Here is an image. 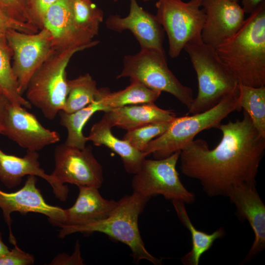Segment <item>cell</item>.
<instances>
[{"instance_id": "1", "label": "cell", "mask_w": 265, "mask_h": 265, "mask_svg": "<svg viewBox=\"0 0 265 265\" xmlns=\"http://www.w3.org/2000/svg\"><path fill=\"white\" fill-rule=\"evenodd\" d=\"M222 136L210 149L203 139L193 140L180 151L182 173L198 181L210 197L226 196L232 187L256 185V177L265 151V137L243 110V118L220 124Z\"/></svg>"}, {"instance_id": "2", "label": "cell", "mask_w": 265, "mask_h": 265, "mask_svg": "<svg viewBox=\"0 0 265 265\" xmlns=\"http://www.w3.org/2000/svg\"><path fill=\"white\" fill-rule=\"evenodd\" d=\"M215 50L238 83L265 86V2L250 14L239 30Z\"/></svg>"}, {"instance_id": "3", "label": "cell", "mask_w": 265, "mask_h": 265, "mask_svg": "<svg viewBox=\"0 0 265 265\" xmlns=\"http://www.w3.org/2000/svg\"><path fill=\"white\" fill-rule=\"evenodd\" d=\"M150 199L133 192L117 201L116 208L106 218L84 225H62L58 236L64 238L75 233H102L129 246L136 263L146 260L155 265H160L161 260L146 249L138 228L139 216Z\"/></svg>"}, {"instance_id": "4", "label": "cell", "mask_w": 265, "mask_h": 265, "mask_svg": "<svg viewBox=\"0 0 265 265\" xmlns=\"http://www.w3.org/2000/svg\"><path fill=\"white\" fill-rule=\"evenodd\" d=\"M184 50L189 55L198 84V94L188 109L189 113L206 111L226 97L238 93L237 79L219 57L215 48L201 39L188 42Z\"/></svg>"}, {"instance_id": "5", "label": "cell", "mask_w": 265, "mask_h": 265, "mask_svg": "<svg viewBox=\"0 0 265 265\" xmlns=\"http://www.w3.org/2000/svg\"><path fill=\"white\" fill-rule=\"evenodd\" d=\"M238 94L226 97L204 112L176 117L167 130L149 142L142 152L146 156L152 154L155 159H163L180 151L201 132L212 128L217 129L230 114L241 110Z\"/></svg>"}, {"instance_id": "6", "label": "cell", "mask_w": 265, "mask_h": 265, "mask_svg": "<svg viewBox=\"0 0 265 265\" xmlns=\"http://www.w3.org/2000/svg\"><path fill=\"white\" fill-rule=\"evenodd\" d=\"M84 50H56L31 78L25 92L26 99L48 119H54L63 110L68 93L67 66L75 53Z\"/></svg>"}, {"instance_id": "7", "label": "cell", "mask_w": 265, "mask_h": 265, "mask_svg": "<svg viewBox=\"0 0 265 265\" xmlns=\"http://www.w3.org/2000/svg\"><path fill=\"white\" fill-rule=\"evenodd\" d=\"M116 78H130L152 89L167 92L188 109L194 99L192 88L181 83L168 68L165 54L154 49H140L135 54L125 55Z\"/></svg>"}, {"instance_id": "8", "label": "cell", "mask_w": 265, "mask_h": 265, "mask_svg": "<svg viewBox=\"0 0 265 265\" xmlns=\"http://www.w3.org/2000/svg\"><path fill=\"white\" fill-rule=\"evenodd\" d=\"M202 0H157L156 19L167 34L168 53L177 57L189 42L201 40L206 15Z\"/></svg>"}, {"instance_id": "9", "label": "cell", "mask_w": 265, "mask_h": 265, "mask_svg": "<svg viewBox=\"0 0 265 265\" xmlns=\"http://www.w3.org/2000/svg\"><path fill=\"white\" fill-rule=\"evenodd\" d=\"M180 151L161 159H145L139 171L133 174L131 185L133 192L151 198L157 195L166 199L191 204L194 193L181 182L176 169Z\"/></svg>"}, {"instance_id": "10", "label": "cell", "mask_w": 265, "mask_h": 265, "mask_svg": "<svg viewBox=\"0 0 265 265\" xmlns=\"http://www.w3.org/2000/svg\"><path fill=\"white\" fill-rule=\"evenodd\" d=\"M6 39L12 53V70L23 95L32 76L56 50L54 40L45 27L34 33L10 30Z\"/></svg>"}, {"instance_id": "11", "label": "cell", "mask_w": 265, "mask_h": 265, "mask_svg": "<svg viewBox=\"0 0 265 265\" xmlns=\"http://www.w3.org/2000/svg\"><path fill=\"white\" fill-rule=\"evenodd\" d=\"M54 159V168L51 175L60 183L98 188L102 186L103 168L91 146L80 149L62 143L55 148Z\"/></svg>"}, {"instance_id": "12", "label": "cell", "mask_w": 265, "mask_h": 265, "mask_svg": "<svg viewBox=\"0 0 265 265\" xmlns=\"http://www.w3.org/2000/svg\"><path fill=\"white\" fill-rule=\"evenodd\" d=\"M37 181L36 176L28 175L23 186L16 191L8 193L0 189V209L8 227L9 241L14 246L17 245L11 229V214L14 212L42 214L48 217L52 224L59 227L65 223V209L46 203L36 186Z\"/></svg>"}, {"instance_id": "13", "label": "cell", "mask_w": 265, "mask_h": 265, "mask_svg": "<svg viewBox=\"0 0 265 265\" xmlns=\"http://www.w3.org/2000/svg\"><path fill=\"white\" fill-rule=\"evenodd\" d=\"M26 109L10 103L3 117L1 134L26 150L37 152L59 141L58 132L45 128Z\"/></svg>"}, {"instance_id": "14", "label": "cell", "mask_w": 265, "mask_h": 265, "mask_svg": "<svg viewBox=\"0 0 265 265\" xmlns=\"http://www.w3.org/2000/svg\"><path fill=\"white\" fill-rule=\"evenodd\" d=\"M206 15L201 39L216 49L241 27L245 12L238 2L231 0H202Z\"/></svg>"}, {"instance_id": "15", "label": "cell", "mask_w": 265, "mask_h": 265, "mask_svg": "<svg viewBox=\"0 0 265 265\" xmlns=\"http://www.w3.org/2000/svg\"><path fill=\"white\" fill-rule=\"evenodd\" d=\"M129 0L128 15L125 17L109 15L105 22L106 27L117 32L130 30L140 49H152L165 54L163 47L164 30L155 15L144 10L137 0Z\"/></svg>"}, {"instance_id": "16", "label": "cell", "mask_w": 265, "mask_h": 265, "mask_svg": "<svg viewBox=\"0 0 265 265\" xmlns=\"http://www.w3.org/2000/svg\"><path fill=\"white\" fill-rule=\"evenodd\" d=\"M256 186H236L231 188L227 195L235 206L237 216L240 220H247L254 234L253 244L241 264L251 260L265 248V205Z\"/></svg>"}, {"instance_id": "17", "label": "cell", "mask_w": 265, "mask_h": 265, "mask_svg": "<svg viewBox=\"0 0 265 265\" xmlns=\"http://www.w3.org/2000/svg\"><path fill=\"white\" fill-rule=\"evenodd\" d=\"M37 151L26 150L23 157L5 153L0 149V181L8 188L19 186L25 176L34 175L46 180L52 186L55 196L61 201L68 197L67 186L60 183L40 167Z\"/></svg>"}, {"instance_id": "18", "label": "cell", "mask_w": 265, "mask_h": 265, "mask_svg": "<svg viewBox=\"0 0 265 265\" xmlns=\"http://www.w3.org/2000/svg\"><path fill=\"white\" fill-rule=\"evenodd\" d=\"M43 27L52 34L56 50L73 48L86 49L99 42L88 38L76 28L72 17L71 0H57L54 2L45 14Z\"/></svg>"}, {"instance_id": "19", "label": "cell", "mask_w": 265, "mask_h": 265, "mask_svg": "<svg viewBox=\"0 0 265 265\" xmlns=\"http://www.w3.org/2000/svg\"><path fill=\"white\" fill-rule=\"evenodd\" d=\"M78 187L77 199L71 207L65 209V221L62 225H84L103 220L112 213L117 205V201L103 197L97 187Z\"/></svg>"}, {"instance_id": "20", "label": "cell", "mask_w": 265, "mask_h": 265, "mask_svg": "<svg viewBox=\"0 0 265 265\" xmlns=\"http://www.w3.org/2000/svg\"><path fill=\"white\" fill-rule=\"evenodd\" d=\"M103 117L111 127L127 131L155 122H170L176 117L170 110L159 108L154 103L126 106L105 112Z\"/></svg>"}, {"instance_id": "21", "label": "cell", "mask_w": 265, "mask_h": 265, "mask_svg": "<svg viewBox=\"0 0 265 265\" xmlns=\"http://www.w3.org/2000/svg\"><path fill=\"white\" fill-rule=\"evenodd\" d=\"M111 127L103 116L91 127L87 141L97 146L104 145L117 154L121 158L124 168L129 174H134L140 169L146 156L136 150L127 141L119 139L111 132Z\"/></svg>"}, {"instance_id": "22", "label": "cell", "mask_w": 265, "mask_h": 265, "mask_svg": "<svg viewBox=\"0 0 265 265\" xmlns=\"http://www.w3.org/2000/svg\"><path fill=\"white\" fill-rule=\"evenodd\" d=\"M172 205L182 223L190 232L192 240L191 250L181 258L186 265H198L202 255L208 251L216 239L225 235L223 228H219L212 234L197 230L192 223L185 207V203L179 200H172Z\"/></svg>"}, {"instance_id": "23", "label": "cell", "mask_w": 265, "mask_h": 265, "mask_svg": "<svg viewBox=\"0 0 265 265\" xmlns=\"http://www.w3.org/2000/svg\"><path fill=\"white\" fill-rule=\"evenodd\" d=\"M130 81L129 86L118 91L111 92L108 88L100 89L99 97L106 111L126 106L154 103L161 93L137 80Z\"/></svg>"}, {"instance_id": "24", "label": "cell", "mask_w": 265, "mask_h": 265, "mask_svg": "<svg viewBox=\"0 0 265 265\" xmlns=\"http://www.w3.org/2000/svg\"><path fill=\"white\" fill-rule=\"evenodd\" d=\"M106 110L98 96L94 102L73 113H67L60 111L58 113L60 124L67 131V136L64 143L80 149H83L88 141L83 134L84 126L95 112Z\"/></svg>"}, {"instance_id": "25", "label": "cell", "mask_w": 265, "mask_h": 265, "mask_svg": "<svg viewBox=\"0 0 265 265\" xmlns=\"http://www.w3.org/2000/svg\"><path fill=\"white\" fill-rule=\"evenodd\" d=\"M99 93L96 81L88 73L68 80V93L62 111L76 112L94 102Z\"/></svg>"}, {"instance_id": "26", "label": "cell", "mask_w": 265, "mask_h": 265, "mask_svg": "<svg viewBox=\"0 0 265 265\" xmlns=\"http://www.w3.org/2000/svg\"><path fill=\"white\" fill-rule=\"evenodd\" d=\"M238 100L260 134L265 137V86L253 87L238 83Z\"/></svg>"}, {"instance_id": "27", "label": "cell", "mask_w": 265, "mask_h": 265, "mask_svg": "<svg viewBox=\"0 0 265 265\" xmlns=\"http://www.w3.org/2000/svg\"><path fill=\"white\" fill-rule=\"evenodd\" d=\"M72 17L76 28L93 40L99 33L100 24L104 20V12L92 1L71 0Z\"/></svg>"}, {"instance_id": "28", "label": "cell", "mask_w": 265, "mask_h": 265, "mask_svg": "<svg viewBox=\"0 0 265 265\" xmlns=\"http://www.w3.org/2000/svg\"><path fill=\"white\" fill-rule=\"evenodd\" d=\"M12 56V52L0 45V89L12 104L30 109L31 104L19 92L11 64Z\"/></svg>"}, {"instance_id": "29", "label": "cell", "mask_w": 265, "mask_h": 265, "mask_svg": "<svg viewBox=\"0 0 265 265\" xmlns=\"http://www.w3.org/2000/svg\"><path fill=\"white\" fill-rule=\"evenodd\" d=\"M171 122L151 123L127 131L123 139L142 152L149 142L167 130Z\"/></svg>"}, {"instance_id": "30", "label": "cell", "mask_w": 265, "mask_h": 265, "mask_svg": "<svg viewBox=\"0 0 265 265\" xmlns=\"http://www.w3.org/2000/svg\"><path fill=\"white\" fill-rule=\"evenodd\" d=\"M12 29L27 33H34L39 31L36 26L16 21L0 9V45L10 51L11 50L7 42L6 34L8 31Z\"/></svg>"}, {"instance_id": "31", "label": "cell", "mask_w": 265, "mask_h": 265, "mask_svg": "<svg viewBox=\"0 0 265 265\" xmlns=\"http://www.w3.org/2000/svg\"><path fill=\"white\" fill-rule=\"evenodd\" d=\"M0 9L16 21L31 24L27 11V0H0Z\"/></svg>"}, {"instance_id": "32", "label": "cell", "mask_w": 265, "mask_h": 265, "mask_svg": "<svg viewBox=\"0 0 265 265\" xmlns=\"http://www.w3.org/2000/svg\"><path fill=\"white\" fill-rule=\"evenodd\" d=\"M57 0H27V11L31 24L40 30L48 9Z\"/></svg>"}, {"instance_id": "33", "label": "cell", "mask_w": 265, "mask_h": 265, "mask_svg": "<svg viewBox=\"0 0 265 265\" xmlns=\"http://www.w3.org/2000/svg\"><path fill=\"white\" fill-rule=\"evenodd\" d=\"M34 262L33 255L23 251L17 245L7 253L0 256V265H31Z\"/></svg>"}, {"instance_id": "34", "label": "cell", "mask_w": 265, "mask_h": 265, "mask_svg": "<svg viewBox=\"0 0 265 265\" xmlns=\"http://www.w3.org/2000/svg\"><path fill=\"white\" fill-rule=\"evenodd\" d=\"M79 243L76 244L74 252L71 256L58 255L53 260L52 265H83V259L80 256Z\"/></svg>"}, {"instance_id": "35", "label": "cell", "mask_w": 265, "mask_h": 265, "mask_svg": "<svg viewBox=\"0 0 265 265\" xmlns=\"http://www.w3.org/2000/svg\"><path fill=\"white\" fill-rule=\"evenodd\" d=\"M265 0H242L241 6L245 13L251 14Z\"/></svg>"}, {"instance_id": "36", "label": "cell", "mask_w": 265, "mask_h": 265, "mask_svg": "<svg viewBox=\"0 0 265 265\" xmlns=\"http://www.w3.org/2000/svg\"><path fill=\"white\" fill-rule=\"evenodd\" d=\"M10 103H11L7 98L4 94L0 93V134L5 112Z\"/></svg>"}, {"instance_id": "37", "label": "cell", "mask_w": 265, "mask_h": 265, "mask_svg": "<svg viewBox=\"0 0 265 265\" xmlns=\"http://www.w3.org/2000/svg\"><path fill=\"white\" fill-rule=\"evenodd\" d=\"M10 250L8 247L3 242L2 235L0 233V256L7 253Z\"/></svg>"}, {"instance_id": "38", "label": "cell", "mask_w": 265, "mask_h": 265, "mask_svg": "<svg viewBox=\"0 0 265 265\" xmlns=\"http://www.w3.org/2000/svg\"><path fill=\"white\" fill-rule=\"evenodd\" d=\"M144 2H148V1H152V0H142Z\"/></svg>"}, {"instance_id": "39", "label": "cell", "mask_w": 265, "mask_h": 265, "mask_svg": "<svg viewBox=\"0 0 265 265\" xmlns=\"http://www.w3.org/2000/svg\"><path fill=\"white\" fill-rule=\"evenodd\" d=\"M86 1H88V2H90V1H92V0H84Z\"/></svg>"}, {"instance_id": "40", "label": "cell", "mask_w": 265, "mask_h": 265, "mask_svg": "<svg viewBox=\"0 0 265 265\" xmlns=\"http://www.w3.org/2000/svg\"><path fill=\"white\" fill-rule=\"evenodd\" d=\"M231 0L236 1V2H238V0Z\"/></svg>"}, {"instance_id": "41", "label": "cell", "mask_w": 265, "mask_h": 265, "mask_svg": "<svg viewBox=\"0 0 265 265\" xmlns=\"http://www.w3.org/2000/svg\"><path fill=\"white\" fill-rule=\"evenodd\" d=\"M114 2H117L119 0H113Z\"/></svg>"}, {"instance_id": "42", "label": "cell", "mask_w": 265, "mask_h": 265, "mask_svg": "<svg viewBox=\"0 0 265 265\" xmlns=\"http://www.w3.org/2000/svg\"><path fill=\"white\" fill-rule=\"evenodd\" d=\"M0 93L3 94L1 90L0 89Z\"/></svg>"}]
</instances>
